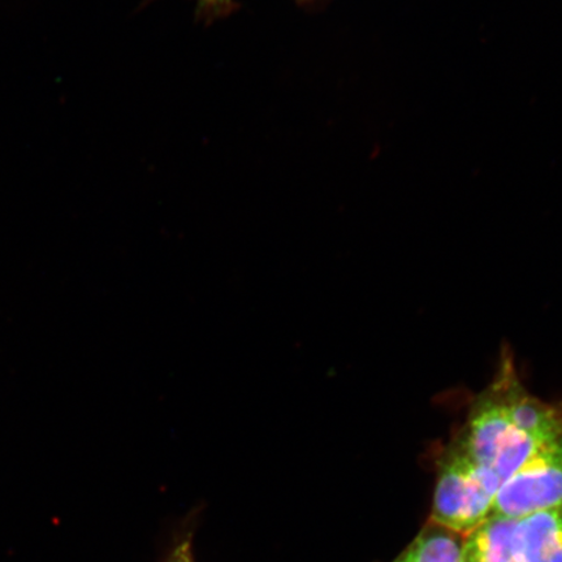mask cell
Here are the masks:
<instances>
[{
  "label": "cell",
  "mask_w": 562,
  "mask_h": 562,
  "mask_svg": "<svg viewBox=\"0 0 562 562\" xmlns=\"http://www.w3.org/2000/svg\"><path fill=\"white\" fill-rule=\"evenodd\" d=\"M454 441L477 467L494 474L502 486L533 454L552 442L529 437L513 424L502 370L495 382L475 400Z\"/></svg>",
  "instance_id": "6da1fadb"
},
{
  "label": "cell",
  "mask_w": 562,
  "mask_h": 562,
  "mask_svg": "<svg viewBox=\"0 0 562 562\" xmlns=\"http://www.w3.org/2000/svg\"><path fill=\"white\" fill-rule=\"evenodd\" d=\"M199 9L207 19L228 15L234 9V0H199Z\"/></svg>",
  "instance_id": "ba28073f"
},
{
  "label": "cell",
  "mask_w": 562,
  "mask_h": 562,
  "mask_svg": "<svg viewBox=\"0 0 562 562\" xmlns=\"http://www.w3.org/2000/svg\"><path fill=\"white\" fill-rule=\"evenodd\" d=\"M513 548L517 562H562V505L518 519Z\"/></svg>",
  "instance_id": "277c9868"
},
{
  "label": "cell",
  "mask_w": 562,
  "mask_h": 562,
  "mask_svg": "<svg viewBox=\"0 0 562 562\" xmlns=\"http://www.w3.org/2000/svg\"><path fill=\"white\" fill-rule=\"evenodd\" d=\"M431 522L395 562H460L461 540Z\"/></svg>",
  "instance_id": "8992f818"
},
{
  "label": "cell",
  "mask_w": 562,
  "mask_h": 562,
  "mask_svg": "<svg viewBox=\"0 0 562 562\" xmlns=\"http://www.w3.org/2000/svg\"><path fill=\"white\" fill-rule=\"evenodd\" d=\"M165 562H195L193 557V531L188 530L179 537Z\"/></svg>",
  "instance_id": "52a82bcc"
},
{
  "label": "cell",
  "mask_w": 562,
  "mask_h": 562,
  "mask_svg": "<svg viewBox=\"0 0 562 562\" xmlns=\"http://www.w3.org/2000/svg\"><path fill=\"white\" fill-rule=\"evenodd\" d=\"M501 487L453 440L440 457L431 522L454 533L472 531L491 515Z\"/></svg>",
  "instance_id": "7a4b0ae2"
},
{
  "label": "cell",
  "mask_w": 562,
  "mask_h": 562,
  "mask_svg": "<svg viewBox=\"0 0 562 562\" xmlns=\"http://www.w3.org/2000/svg\"><path fill=\"white\" fill-rule=\"evenodd\" d=\"M517 522L491 513L461 542L460 562H517L513 548Z\"/></svg>",
  "instance_id": "5b68a950"
},
{
  "label": "cell",
  "mask_w": 562,
  "mask_h": 562,
  "mask_svg": "<svg viewBox=\"0 0 562 562\" xmlns=\"http://www.w3.org/2000/svg\"><path fill=\"white\" fill-rule=\"evenodd\" d=\"M562 505V437L531 457L495 496L492 513L521 519Z\"/></svg>",
  "instance_id": "3957f363"
}]
</instances>
